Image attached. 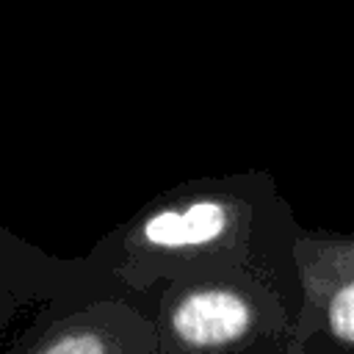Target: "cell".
I'll return each mask as SVG.
<instances>
[{
  "instance_id": "1",
  "label": "cell",
  "mask_w": 354,
  "mask_h": 354,
  "mask_svg": "<svg viewBox=\"0 0 354 354\" xmlns=\"http://www.w3.org/2000/svg\"><path fill=\"white\" fill-rule=\"evenodd\" d=\"M274 199L254 202V188H194L174 196L122 232L119 274L136 288H149L155 279H183L205 271L246 268L257 252L252 241L260 230L257 213Z\"/></svg>"
},
{
  "instance_id": "2",
  "label": "cell",
  "mask_w": 354,
  "mask_h": 354,
  "mask_svg": "<svg viewBox=\"0 0 354 354\" xmlns=\"http://www.w3.org/2000/svg\"><path fill=\"white\" fill-rule=\"evenodd\" d=\"M288 304L246 268L174 279L163 301L166 340L185 354L246 346L288 326Z\"/></svg>"
},
{
  "instance_id": "3",
  "label": "cell",
  "mask_w": 354,
  "mask_h": 354,
  "mask_svg": "<svg viewBox=\"0 0 354 354\" xmlns=\"http://www.w3.org/2000/svg\"><path fill=\"white\" fill-rule=\"evenodd\" d=\"M299 321H315L340 346H354V238L296 235Z\"/></svg>"
},
{
  "instance_id": "4",
  "label": "cell",
  "mask_w": 354,
  "mask_h": 354,
  "mask_svg": "<svg viewBox=\"0 0 354 354\" xmlns=\"http://www.w3.org/2000/svg\"><path fill=\"white\" fill-rule=\"evenodd\" d=\"M122 321L102 310L100 318L61 321L28 354H122Z\"/></svg>"
}]
</instances>
